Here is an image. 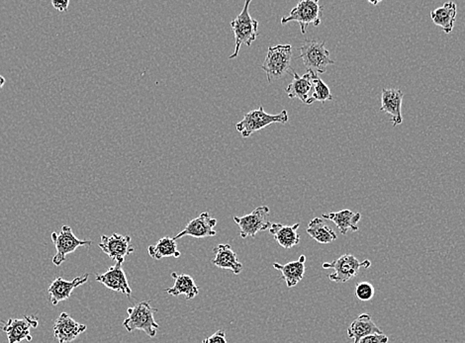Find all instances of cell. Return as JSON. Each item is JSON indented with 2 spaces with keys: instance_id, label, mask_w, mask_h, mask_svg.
<instances>
[{
  "instance_id": "cell-9",
  "label": "cell",
  "mask_w": 465,
  "mask_h": 343,
  "mask_svg": "<svg viewBox=\"0 0 465 343\" xmlns=\"http://www.w3.org/2000/svg\"><path fill=\"white\" fill-rule=\"evenodd\" d=\"M270 210L267 206H260L250 214L243 217H234L236 224L240 227L242 239L255 237L260 232L267 231L272 227L270 220Z\"/></svg>"
},
{
  "instance_id": "cell-6",
  "label": "cell",
  "mask_w": 465,
  "mask_h": 343,
  "mask_svg": "<svg viewBox=\"0 0 465 343\" xmlns=\"http://www.w3.org/2000/svg\"><path fill=\"white\" fill-rule=\"evenodd\" d=\"M323 6H320L318 0H302L290 11L289 15L282 18V25H286L290 22H296L300 25L301 33H306L307 27L319 26L321 24Z\"/></svg>"
},
{
  "instance_id": "cell-2",
  "label": "cell",
  "mask_w": 465,
  "mask_h": 343,
  "mask_svg": "<svg viewBox=\"0 0 465 343\" xmlns=\"http://www.w3.org/2000/svg\"><path fill=\"white\" fill-rule=\"evenodd\" d=\"M157 312V308H152L147 301L137 304L134 307L128 308V317L123 322V327L128 332L142 330L147 337H155L159 328V323L155 320V313Z\"/></svg>"
},
{
  "instance_id": "cell-1",
  "label": "cell",
  "mask_w": 465,
  "mask_h": 343,
  "mask_svg": "<svg viewBox=\"0 0 465 343\" xmlns=\"http://www.w3.org/2000/svg\"><path fill=\"white\" fill-rule=\"evenodd\" d=\"M292 46L277 45L268 48L262 68L267 75V82L272 83L282 80L287 73L294 72L291 68Z\"/></svg>"
},
{
  "instance_id": "cell-14",
  "label": "cell",
  "mask_w": 465,
  "mask_h": 343,
  "mask_svg": "<svg viewBox=\"0 0 465 343\" xmlns=\"http://www.w3.org/2000/svg\"><path fill=\"white\" fill-rule=\"evenodd\" d=\"M95 279L110 290L124 294L127 297L131 296L132 289L130 288L129 282H128L122 264L116 263L115 266L109 267L105 273L98 274Z\"/></svg>"
},
{
  "instance_id": "cell-27",
  "label": "cell",
  "mask_w": 465,
  "mask_h": 343,
  "mask_svg": "<svg viewBox=\"0 0 465 343\" xmlns=\"http://www.w3.org/2000/svg\"><path fill=\"white\" fill-rule=\"evenodd\" d=\"M313 89V94H312V96H310L308 104L307 105L312 104L315 101L325 103L333 100V95H332L331 90H330L328 85L319 77V75H316V77L314 78Z\"/></svg>"
},
{
  "instance_id": "cell-24",
  "label": "cell",
  "mask_w": 465,
  "mask_h": 343,
  "mask_svg": "<svg viewBox=\"0 0 465 343\" xmlns=\"http://www.w3.org/2000/svg\"><path fill=\"white\" fill-rule=\"evenodd\" d=\"M457 13V4L450 1L430 11V18L435 25L440 27L445 33L449 34L454 29Z\"/></svg>"
},
{
  "instance_id": "cell-13",
  "label": "cell",
  "mask_w": 465,
  "mask_h": 343,
  "mask_svg": "<svg viewBox=\"0 0 465 343\" xmlns=\"http://www.w3.org/2000/svg\"><path fill=\"white\" fill-rule=\"evenodd\" d=\"M54 337L59 343L73 342L86 330V325L76 322L68 313H61L54 325Z\"/></svg>"
},
{
  "instance_id": "cell-31",
  "label": "cell",
  "mask_w": 465,
  "mask_h": 343,
  "mask_svg": "<svg viewBox=\"0 0 465 343\" xmlns=\"http://www.w3.org/2000/svg\"><path fill=\"white\" fill-rule=\"evenodd\" d=\"M70 4L71 2L68 0H64V1H56V0H53L52 1V6H53L54 8L60 12L68 11Z\"/></svg>"
},
{
  "instance_id": "cell-16",
  "label": "cell",
  "mask_w": 465,
  "mask_h": 343,
  "mask_svg": "<svg viewBox=\"0 0 465 343\" xmlns=\"http://www.w3.org/2000/svg\"><path fill=\"white\" fill-rule=\"evenodd\" d=\"M403 92L397 88H383L381 95L380 111L387 113L391 116L393 127L403 123L402 101Z\"/></svg>"
},
{
  "instance_id": "cell-12",
  "label": "cell",
  "mask_w": 465,
  "mask_h": 343,
  "mask_svg": "<svg viewBox=\"0 0 465 343\" xmlns=\"http://www.w3.org/2000/svg\"><path fill=\"white\" fill-rule=\"evenodd\" d=\"M217 225V220L214 219L209 213L204 212L199 217L191 220L188 225L182 230L179 235L172 237L174 241L183 237H193L196 239H204V237H212L217 235L214 227Z\"/></svg>"
},
{
  "instance_id": "cell-10",
  "label": "cell",
  "mask_w": 465,
  "mask_h": 343,
  "mask_svg": "<svg viewBox=\"0 0 465 343\" xmlns=\"http://www.w3.org/2000/svg\"><path fill=\"white\" fill-rule=\"evenodd\" d=\"M98 247L110 258L120 264H123L126 256L135 251L131 244V237L119 234L102 236Z\"/></svg>"
},
{
  "instance_id": "cell-26",
  "label": "cell",
  "mask_w": 465,
  "mask_h": 343,
  "mask_svg": "<svg viewBox=\"0 0 465 343\" xmlns=\"http://www.w3.org/2000/svg\"><path fill=\"white\" fill-rule=\"evenodd\" d=\"M150 256L155 261H161L166 257H181V251L177 249L176 241L169 237H162L155 246L147 247Z\"/></svg>"
},
{
  "instance_id": "cell-15",
  "label": "cell",
  "mask_w": 465,
  "mask_h": 343,
  "mask_svg": "<svg viewBox=\"0 0 465 343\" xmlns=\"http://www.w3.org/2000/svg\"><path fill=\"white\" fill-rule=\"evenodd\" d=\"M88 277H90V274L85 273L83 275L76 277L71 281L64 280L61 277H58L52 282L50 287L48 288L50 302L54 306H56L59 303L68 300L76 288L80 287V286L87 282Z\"/></svg>"
},
{
  "instance_id": "cell-25",
  "label": "cell",
  "mask_w": 465,
  "mask_h": 343,
  "mask_svg": "<svg viewBox=\"0 0 465 343\" xmlns=\"http://www.w3.org/2000/svg\"><path fill=\"white\" fill-rule=\"evenodd\" d=\"M306 232L312 239L322 244H331L338 239L334 230L320 218L310 220Z\"/></svg>"
},
{
  "instance_id": "cell-30",
  "label": "cell",
  "mask_w": 465,
  "mask_h": 343,
  "mask_svg": "<svg viewBox=\"0 0 465 343\" xmlns=\"http://www.w3.org/2000/svg\"><path fill=\"white\" fill-rule=\"evenodd\" d=\"M201 343H228L226 339V332L222 330H219L211 337H206Z\"/></svg>"
},
{
  "instance_id": "cell-3",
  "label": "cell",
  "mask_w": 465,
  "mask_h": 343,
  "mask_svg": "<svg viewBox=\"0 0 465 343\" xmlns=\"http://www.w3.org/2000/svg\"><path fill=\"white\" fill-rule=\"evenodd\" d=\"M252 0H247L243 6V11L231 22V29H232L234 36H235V51L232 55L229 56L230 60L236 58L240 51L241 46H252L253 42L258 37V21L250 16V8Z\"/></svg>"
},
{
  "instance_id": "cell-11",
  "label": "cell",
  "mask_w": 465,
  "mask_h": 343,
  "mask_svg": "<svg viewBox=\"0 0 465 343\" xmlns=\"http://www.w3.org/2000/svg\"><path fill=\"white\" fill-rule=\"evenodd\" d=\"M38 325V318L25 316L23 318H9L1 330L6 333L8 343L31 342L33 339L31 330Z\"/></svg>"
},
{
  "instance_id": "cell-22",
  "label": "cell",
  "mask_w": 465,
  "mask_h": 343,
  "mask_svg": "<svg viewBox=\"0 0 465 343\" xmlns=\"http://www.w3.org/2000/svg\"><path fill=\"white\" fill-rule=\"evenodd\" d=\"M299 227L300 224L294 225L272 224L270 232L280 247L289 249L297 246L300 242Z\"/></svg>"
},
{
  "instance_id": "cell-17",
  "label": "cell",
  "mask_w": 465,
  "mask_h": 343,
  "mask_svg": "<svg viewBox=\"0 0 465 343\" xmlns=\"http://www.w3.org/2000/svg\"><path fill=\"white\" fill-rule=\"evenodd\" d=\"M292 75H294V80L289 83L285 92L291 99L296 98L304 104H308L309 93L313 88L314 78L318 75L313 72H307L302 77H300L296 73H292Z\"/></svg>"
},
{
  "instance_id": "cell-7",
  "label": "cell",
  "mask_w": 465,
  "mask_h": 343,
  "mask_svg": "<svg viewBox=\"0 0 465 343\" xmlns=\"http://www.w3.org/2000/svg\"><path fill=\"white\" fill-rule=\"evenodd\" d=\"M370 266V261H359L353 254H344L336 261L323 264L324 269H334V273L329 274L328 278L339 284L346 283L358 275L361 268L368 269Z\"/></svg>"
},
{
  "instance_id": "cell-21",
  "label": "cell",
  "mask_w": 465,
  "mask_h": 343,
  "mask_svg": "<svg viewBox=\"0 0 465 343\" xmlns=\"http://www.w3.org/2000/svg\"><path fill=\"white\" fill-rule=\"evenodd\" d=\"M323 219L332 220L338 227L342 235L348 231L358 232V224L361 219V213H354L351 210H342L339 212L329 213L322 215Z\"/></svg>"
},
{
  "instance_id": "cell-18",
  "label": "cell",
  "mask_w": 465,
  "mask_h": 343,
  "mask_svg": "<svg viewBox=\"0 0 465 343\" xmlns=\"http://www.w3.org/2000/svg\"><path fill=\"white\" fill-rule=\"evenodd\" d=\"M215 258L212 263L218 268L229 269L236 275L243 271L242 262L238 261L237 254L233 251L230 244H219L213 249Z\"/></svg>"
},
{
  "instance_id": "cell-29",
  "label": "cell",
  "mask_w": 465,
  "mask_h": 343,
  "mask_svg": "<svg viewBox=\"0 0 465 343\" xmlns=\"http://www.w3.org/2000/svg\"><path fill=\"white\" fill-rule=\"evenodd\" d=\"M387 335H378V333H375V335H368V337H363L358 343H388Z\"/></svg>"
},
{
  "instance_id": "cell-8",
  "label": "cell",
  "mask_w": 465,
  "mask_h": 343,
  "mask_svg": "<svg viewBox=\"0 0 465 343\" xmlns=\"http://www.w3.org/2000/svg\"><path fill=\"white\" fill-rule=\"evenodd\" d=\"M51 237L56 247V254L52 261L56 266H61L66 261V256L75 252L78 247L92 244L91 241H81L78 239L68 225H63L60 232H53Z\"/></svg>"
},
{
  "instance_id": "cell-28",
  "label": "cell",
  "mask_w": 465,
  "mask_h": 343,
  "mask_svg": "<svg viewBox=\"0 0 465 343\" xmlns=\"http://www.w3.org/2000/svg\"><path fill=\"white\" fill-rule=\"evenodd\" d=\"M375 289L373 287V284L369 283V282H359L356 284V296L358 300L363 301V302L370 301L371 299L375 297Z\"/></svg>"
},
{
  "instance_id": "cell-5",
  "label": "cell",
  "mask_w": 465,
  "mask_h": 343,
  "mask_svg": "<svg viewBox=\"0 0 465 343\" xmlns=\"http://www.w3.org/2000/svg\"><path fill=\"white\" fill-rule=\"evenodd\" d=\"M289 113L284 110L277 115L267 114L260 106L257 110L247 113L242 121L236 125L237 131L243 138H248L255 132L267 128L270 125L278 123L285 124L289 122Z\"/></svg>"
},
{
  "instance_id": "cell-23",
  "label": "cell",
  "mask_w": 465,
  "mask_h": 343,
  "mask_svg": "<svg viewBox=\"0 0 465 343\" xmlns=\"http://www.w3.org/2000/svg\"><path fill=\"white\" fill-rule=\"evenodd\" d=\"M171 277L174 279V287L167 289L166 291L169 295L174 296V297L184 295L186 300H193L198 295L199 288L193 277L188 274H177L176 272L171 273Z\"/></svg>"
},
{
  "instance_id": "cell-19",
  "label": "cell",
  "mask_w": 465,
  "mask_h": 343,
  "mask_svg": "<svg viewBox=\"0 0 465 343\" xmlns=\"http://www.w3.org/2000/svg\"><path fill=\"white\" fill-rule=\"evenodd\" d=\"M382 335V330L373 322L368 313H361L348 328V337L354 339V343H358L368 335Z\"/></svg>"
},
{
  "instance_id": "cell-32",
  "label": "cell",
  "mask_w": 465,
  "mask_h": 343,
  "mask_svg": "<svg viewBox=\"0 0 465 343\" xmlns=\"http://www.w3.org/2000/svg\"><path fill=\"white\" fill-rule=\"evenodd\" d=\"M6 77H2V75H0V90H1L2 88H4V85H6Z\"/></svg>"
},
{
  "instance_id": "cell-20",
  "label": "cell",
  "mask_w": 465,
  "mask_h": 343,
  "mask_svg": "<svg viewBox=\"0 0 465 343\" xmlns=\"http://www.w3.org/2000/svg\"><path fill=\"white\" fill-rule=\"evenodd\" d=\"M305 262L306 256H301L296 261L289 262L286 264L273 263L277 270L282 272L284 279L289 288H294L303 279L305 274Z\"/></svg>"
},
{
  "instance_id": "cell-4",
  "label": "cell",
  "mask_w": 465,
  "mask_h": 343,
  "mask_svg": "<svg viewBox=\"0 0 465 343\" xmlns=\"http://www.w3.org/2000/svg\"><path fill=\"white\" fill-rule=\"evenodd\" d=\"M300 58L307 72H313L316 75L326 73L329 66L334 65L330 51L325 46V42L307 39L299 48Z\"/></svg>"
}]
</instances>
